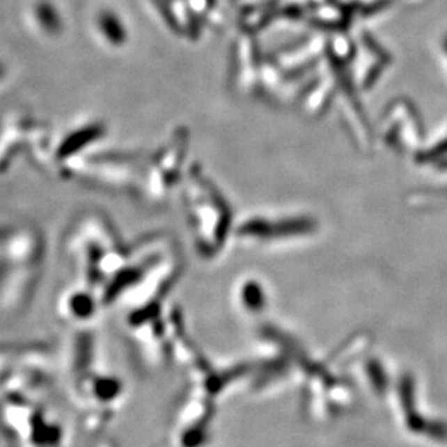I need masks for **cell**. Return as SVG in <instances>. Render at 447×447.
I'll list each match as a JSON object with an SVG mask.
<instances>
[{
    "instance_id": "6da1fadb",
    "label": "cell",
    "mask_w": 447,
    "mask_h": 447,
    "mask_svg": "<svg viewBox=\"0 0 447 447\" xmlns=\"http://www.w3.org/2000/svg\"><path fill=\"white\" fill-rule=\"evenodd\" d=\"M104 28L106 33L110 40H115V41H120L123 38V32L120 29V25L118 22L116 17L113 16H103L102 17V29Z\"/></svg>"
}]
</instances>
